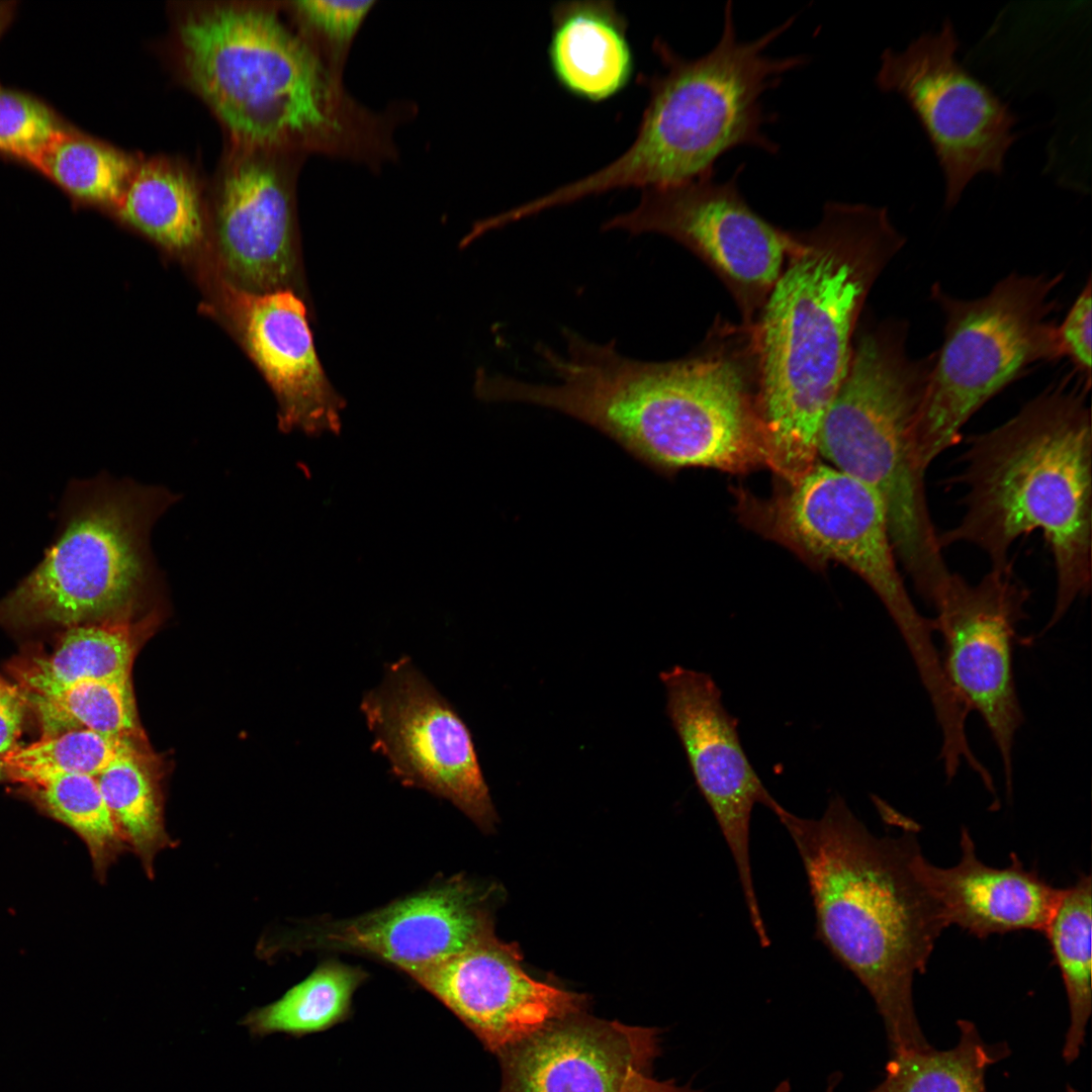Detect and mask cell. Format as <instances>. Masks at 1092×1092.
Here are the masks:
<instances>
[{"label": "cell", "instance_id": "1", "mask_svg": "<svg viewBox=\"0 0 1092 1092\" xmlns=\"http://www.w3.org/2000/svg\"><path fill=\"white\" fill-rule=\"evenodd\" d=\"M540 345L551 382L510 378L507 401L547 407L600 431L662 473L691 467L744 471L764 460L751 330L718 323L693 354L670 361L623 355L565 330Z\"/></svg>", "mask_w": 1092, "mask_h": 1092}, {"label": "cell", "instance_id": "2", "mask_svg": "<svg viewBox=\"0 0 1092 1092\" xmlns=\"http://www.w3.org/2000/svg\"><path fill=\"white\" fill-rule=\"evenodd\" d=\"M906 244L887 208L827 202L794 232L783 271L751 327L764 461L791 483L815 463L875 282Z\"/></svg>", "mask_w": 1092, "mask_h": 1092}, {"label": "cell", "instance_id": "3", "mask_svg": "<svg viewBox=\"0 0 1092 1092\" xmlns=\"http://www.w3.org/2000/svg\"><path fill=\"white\" fill-rule=\"evenodd\" d=\"M770 811L792 838L812 897L816 937L872 997L890 1055L929 1046L913 1000L941 931L940 909L913 869L916 826L874 835L839 795L818 819L780 803Z\"/></svg>", "mask_w": 1092, "mask_h": 1092}, {"label": "cell", "instance_id": "4", "mask_svg": "<svg viewBox=\"0 0 1092 1092\" xmlns=\"http://www.w3.org/2000/svg\"><path fill=\"white\" fill-rule=\"evenodd\" d=\"M1084 382L1067 380L1027 401L1000 426L968 439L960 522L938 535L943 549L978 547L991 569L1011 567L1017 538L1039 531L1054 559L1056 600L1044 630L1091 589L1092 427Z\"/></svg>", "mask_w": 1092, "mask_h": 1092}, {"label": "cell", "instance_id": "5", "mask_svg": "<svg viewBox=\"0 0 1092 1092\" xmlns=\"http://www.w3.org/2000/svg\"><path fill=\"white\" fill-rule=\"evenodd\" d=\"M723 16L718 42L701 57L687 59L665 41L654 40L662 70L645 79L649 97L633 143L606 167L566 184L563 196L568 202L714 175L718 159L738 147L778 153V144L762 130L776 115L765 112L761 97L808 58H772L765 51L795 17L756 39L742 41L731 1Z\"/></svg>", "mask_w": 1092, "mask_h": 1092}, {"label": "cell", "instance_id": "6", "mask_svg": "<svg viewBox=\"0 0 1092 1092\" xmlns=\"http://www.w3.org/2000/svg\"><path fill=\"white\" fill-rule=\"evenodd\" d=\"M181 68L234 146L334 150L349 133L344 97L273 8L211 3L177 23Z\"/></svg>", "mask_w": 1092, "mask_h": 1092}, {"label": "cell", "instance_id": "7", "mask_svg": "<svg viewBox=\"0 0 1092 1092\" xmlns=\"http://www.w3.org/2000/svg\"><path fill=\"white\" fill-rule=\"evenodd\" d=\"M909 324L887 318L855 334L847 373L820 426L817 453L872 486L884 500L897 559L915 590L950 572L927 505L913 439L935 352L914 358Z\"/></svg>", "mask_w": 1092, "mask_h": 1092}, {"label": "cell", "instance_id": "8", "mask_svg": "<svg viewBox=\"0 0 1092 1092\" xmlns=\"http://www.w3.org/2000/svg\"><path fill=\"white\" fill-rule=\"evenodd\" d=\"M179 498L105 473L72 481L39 563L0 600V623L72 627L124 619L160 582L152 529Z\"/></svg>", "mask_w": 1092, "mask_h": 1092}, {"label": "cell", "instance_id": "9", "mask_svg": "<svg viewBox=\"0 0 1092 1092\" xmlns=\"http://www.w3.org/2000/svg\"><path fill=\"white\" fill-rule=\"evenodd\" d=\"M1063 274L1012 273L984 296L963 299L936 283L931 299L944 318L913 427L916 460L925 472L956 445L969 419L989 399L1037 363L1062 357L1052 293Z\"/></svg>", "mask_w": 1092, "mask_h": 1092}, {"label": "cell", "instance_id": "10", "mask_svg": "<svg viewBox=\"0 0 1092 1092\" xmlns=\"http://www.w3.org/2000/svg\"><path fill=\"white\" fill-rule=\"evenodd\" d=\"M761 513L763 527L778 541L810 560L839 562L859 575L892 618L923 687L944 685L933 621L921 615L905 586L877 490L834 467L814 464Z\"/></svg>", "mask_w": 1092, "mask_h": 1092}, {"label": "cell", "instance_id": "11", "mask_svg": "<svg viewBox=\"0 0 1092 1092\" xmlns=\"http://www.w3.org/2000/svg\"><path fill=\"white\" fill-rule=\"evenodd\" d=\"M950 20L919 35L903 51L881 56L876 85L901 96L918 118L945 181V207L958 204L979 174L1001 175L1018 139L1009 105L958 61Z\"/></svg>", "mask_w": 1092, "mask_h": 1092}, {"label": "cell", "instance_id": "12", "mask_svg": "<svg viewBox=\"0 0 1092 1092\" xmlns=\"http://www.w3.org/2000/svg\"><path fill=\"white\" fill-rule=\"evenodd\" d=\"M740 166L726 181L714 175L646 188L631 210L607 219L602 229L632 236L668 237L701 259L725 284L752 327L780 277L794 232L757 214L742 195Z\"/></svg>", "mask_w": 1092, "mask_h": 1092}, {"label": "cell", "instance_id": "13", "mask_svg": "<svg viewBox=\"0 0 1092 1092\" xmlns=\"http://www.w3.org/2000/svg\"><path fill=\"white\" fill-rule=\"evenodd\" d=\"M360 710L372 749L401 785L444 798L482 830H492L496 814L470 730L408 656L386 665Z\"/></svg>", "mask_w": 1092, "mask_h": 1092}, {"label": "cell", "instance_id": "14", "mask_svg": "<svg viewBox=\"0 0 1092 1092\" xmlns=\"http://www.w3.org/2000/svg\"><path fill=\"white\" fill-rule=\"evenodd\" d=\"M1028 598L1029 590L1009 567L990 569L976 583L951 572L927 604L943 639L946 677L968 710L986 723L1009 795L1014 739L1024 720L1013 675V642L1018 623L1026 618Z\"/></svg>", "mask_w": 1092, "mask_h": 1092}, {"label": "cell", "instance_id": "15", "mask_svg": "<svg viewBox=\"0 0 1092 1092\" xmlns=\"http://www.w3.org/2000/svg\"><path fill=\"white\" fill-rule=\"evenodd\" d=\"M659 678L666 692L667 716L731 852L750 923L764 943L768 934L752 877L749 827L756 804L769 810L777 801L751 765L739 738L738 721L725 709L713 677L674 665L661 671Z\"/></svg>", "mask_w": 1092, "mask_h": 1092}, {"label": "cell", "instance_id": "16", "mask_svg": "<svg viewBox=\"0 0 1092 1092\" xmlns=\"http://www.w3.org/2000/svg\"><path fill=\"white\" fill-rule=\"evenodd\" d=\"M516 944L488 934L464 950L407 975L498 1055L549 1023L584 1012L587 998L537 981Z\"/></svg>", "mask_w": 1092, "mask_h": 1092}, {"label": "cell", "instance_id": "17", "mask_svg": "<svg viewBox=\"0 0 1092 1092\" xmlns=\"http://www.w3.org/2000/svg\"><path fill=\"white\" fill-rule=\"evenodd\" d=\"M282 152L234 146L216 187V235L239 288L288 289L296 270L291 180Z\"/></svg>", "mask_w": 1092, "mask_h": 1092}, {"label": "cell", "instance_id": "18", "mask_svg": "<svg viewBox=\"0 0 1092 1092\" xmlns=\"http://www.w3.org/2000/svg\"><path fill=\"white\" fill-rule=\"evenodd\" d=\"M659 1030L584 1012L555 1020L497 1055L499 1092H620L660 1054Z\"/></svg>", "mask_w": 1092, "mask_h": 1092}, {"label": "cell", "instance_id": "19", "mask_svg": "<svg viewBox=\"0 0 1092 1092\" xmlns=\"http://www.w3.org/2000/svg\"><path fill=\"white\" fill-rule=\"evenodd\" d=\"M491 933L486 895L460 878L334 923L308 940L313 946L370 954L408 974L442 962Z\"/></svg>", "mask_w": 1092, "mask_h": 1092}, {"label": "cell", "instance_id": "20", "mask_svg": "<svg viewBox=\"0 0 1092 1092\" xmlns=\"http://www.w3.org/2000/svg\"><path fill=\"white\" fill-rule=\"evenodd\" d=\"M228 291L244 344L278 400L280 428L338 430L343 404L322 368L300 298L290 289Z\"/></svg>", "mask_w": 1092, "mask_h": 1092}, {"label": "cell", "instance_id": "21", "mask_svg": "<svg viewBox=\"0 0 1092 1092\" xmlns=\"http://www.w3.org/2000/svg\"><path fill=\"white\" fill-rule=\"evenodd\" d=\"M960 844L961 859L951 868L935 867L921 850L913 859L914 872L937 903L946 927L958 925L979 938L1021 930L1043 933L1062 889L1036 870H1026L1013 852L1006 868L985 864L965 827Z\"/></svg>", "mask_w": 1092, "mask_h": 1092}, {"label": "cell", "instance_id": "22", "mask_svg": "<svg viewBox=\"0 0 1092 1092\" xmlns=\"http://www.w3.org/2000/svg\"><path fill=\"white\" fill-rule=\"evenodd\" d=\"M547 58L558 85L592 103L619 95L635 73L628 22L611 0L555 3Z\"/></svg>", "mask_w": 1092, "mask_h": 1092}, {"label": "cell", "instance_id": "23", "mask_svg": "<svg viewBox=\"0 0 1092 1092\" xmlns=\"http://www.w3.org/2000/svg\"><path fill=\"white\" fill-rule=\"evenodd\" d=\"M115 212L174 250L197 245L204 234L201 187L184 165L165 158L139 161Z\"/></svg>", "mask_w": 1092, "mask_h": 1092}, {"label": "cell", "instance_id": "24", "mask_svg": "<svg viewBox=\"0 0 1092 1092\" xmlns=\"http://www.w3.org/2000/svg\"><path fill=\"white\" fill-rule=\"evenodd\" d=\"M136 632L126 618L69 627L55 651L23 672L22 681L29 695H40L82 681L128 677Z\"/></svg>", "mask_w": 1092, "mask_h": 1092}, {"label": "cell", "instance_id": "25", "mask_svg": "<svg viewBox=\"0 0 1092 1092\" xmlns=\"http://www.w3.org/2000/svg\"><path fill=\"white\" fill-rule=\"evenodd\" d=\"M1091 909V876L1082 874L1074 885L1062 889L1043 932L1068 999L1070 1023L1062 1052L1067 1064L1080 1055L1092 1011Z\"/></svg>", "mask_w": 1092, "mask_h": 1092}, {"label": "cell", "instance_id": "26", "mask_svg": "<svg viewBox=\"0 0 1092 1092\" xmlns=\"http://www.w3.org/2000/svg\"><path fill=\"white\" fill-rule=\"evenodd\" d=\"M960 1038L948 1050L931 1045L891 1055L881 1083L867 1092H987L990 1066L1009 1055L1005 1043L984 1041L971 1021H958Z\"/></svg>", "mask_w": 1092, "mask_h": 1092}, {"label": "cell", "instance_id": "27", "mask_svg": "<svg viewBox=\"0 0 1092 1092\" xmlns=\"http://www.w3.org/2000/svg\"><path fill=\"white\" fill-rule=\"evenodd\" d=\"M365 978L359 968L325 962L277 1001L250 1011L241 1023L254 1037L324 1031L348 1018L352 997Z\"/></svg>", "mask_w": 1092, "mask_h": 1092}, {"label": "cell", "instance_id": "28", "mask_svg": "<svg viewBox=\"0 0 1092 1092\" xmlns=\"http://www.w3.org/2000/svg\"><path fill=\"white\" fill-rule=\"evenodd\" d=\"M138 163L130 155L67 127L29 162L74 197L114 211Z\"/></svg>", "mask_w": 1092, "mask_h": 1092}, {"label": "cell", "instance_id": "29", "mask_svg": "<svg viewBox=\"0 0 1092 1092\" xmlns=\"http://www.w3.org/2000/svg\"><path fill=\"white\" fill-rule=\"evenodd\" d=\"M104 801L127 846L149 878L157 854L175 844L165 829L161 793L151 770L132 746L97 778Z\"/></svg>", "mask_w": 1092, "mask_h": 1092}, {"label": "cell", "instance_id": "30", "mask_svg": "<svg viewBox=\"0 0 1092 1092\" xmlns=\"http://www.w3.org/2000/svg\"><path fill=\"white\" fill-rule=\"evenodd\" d=\"M29 696L38 712L43 737L76 729L128 739L139 736L130 676L82 681L55 692Z\"/></svg>", "mask_w": 1092, "mask_h": 1092}, {"label": "cell", "instance_id": "31", "mask_svg": "<svg viewBox=\"0 0 1092 1092\" xmlns=\"http://www.w3.org/2000/svg\"><path fill=\"white\" fill-rule=\"evenodd\" d=\"M132 746V739L76 729L12 748L2 759L10 777L34 786L57 775L97 778Z\"/></svg>", "mask_w": 1092, "mask_h": 1092}, {"label": "cell", "instance_id": "32", "mask_svg": "<svg viewBox=\"0 0 1092 1092\" xmlns=\"http://www.w3.org/2000/svg\"><path fill=\"white\" fill-rule=\"evenodd\" d=\"M34 787L48 812L86 842L98 871H104L128 847L95 777L57 775Z\"/></svg>", "mask_w": 1092, "mask_h": 1092}, {"label": "cell", "instance_id": "33", "mask_svg": "<svg viewBox=\"0 0 1092 1092\" xmlns=\"http://www.w3.org/2000/svg\"><path fill=\"white\" fill-rule=\"evenodd\" d=\"M65 126L43 103L0 85V151L25 162Z\"/></svg>", "mask_w": 1092, "mask_h": 1092}, {"label": "cell", "instance_id": "34", "mask_svg": "<svg viewBox=\"0 0 1092 1092\" xmlns=\"http://www.w3.org/2000/svg\"><path fill=\"white\" fill-rule=\"evenodd\" d=\"M373 1L304 0L292 9L311 30L336 48L346 47L370 11Z\"/></svg>", "mask_w": 1092, "mask_h": 1092}, {"label": "cell", "instance_id": "35", "mask_svg": "<svg viewBox=\"0 0 1092 1092\" xmlns=\"http://www.w3.org/2000/svg\"><path fill=\"white\" fill-rule=\"evenodd\" d=\"M1088 277L1063 322L1057 326L1056 333L1062 357H1068L1074 364L1081 380L1091 387V326H1092V288Z\"/></svg>", "mask_w": 1092, "mask_h": 1092}, {"label": "cell", "instance_id": "36", "mask_svg": "<svg viewBox=\"0 0 1092 1092\" xmlns=\"http://www.w3.org/2000/svg\"><path fill=\"white\" fill-rule=\"evenodd\" d=\"M23 718V704L17 692L0 686V754L9 752L17 739Z\"/></svg>", "mask_w": 1092, "mask_h": 1092}, {"label": "cell", "instance_id": "37", "mask_svg": "<svg viewBox=\"0 0 1092 1092\" xmlns=\"http://www.w3.org/2000/svg\"><path fill=\"white\" fill-rule=\"evenodd\" d=\"M620 1092H694L691 1085H678L674 1080L659 1081L645 1072L634 1070Z\"/></svg>", "mask_w": 1092, "mask_h": 1092}, {"label": "cell", "instance_id": "38", "mask_svg": "<svg viewBox=\"0 0 1092 1092\" xmlns=\"http://www.w3.org/2000/svg\"><path fill=\"white\" fill-rule=\"evenodd\" d=\"M842 1075L838 1072L833 1073L827 1080V1085L824 1092H836V1089L841 1081ZM791 1084L789 1080H783L772 1090L767 1092H790Z\"/></svg>", "mask_w": 1092, "mask_h": 1092}, {"label": "cell", "instance_id": "39", "mask_svg": "<svg viewBox=\"0 0 1092 1092\" xmlns=\"http://www.w3.org/2000/svg\"><path fill=\"white\" fill-rule=\"evenodd\" d=\"M14 1H0V35L11 21L15 12Z\"/></svg>", "mask_w": 1092, "mask_h": 1092}, {"label": "cell", "instance_id": "40", "mask_svg": "<svg viewBox=\"0 0 1092 1092\" xmlns=\"http://www.w3.org/2000/svg\"><path fill=\"white\" fill-rule=\"evenodd\" d=\"M4 771H5L4 762H3V759H0V780L2 779Z\"/></svg>", "mask_w": 1092, "mask_h": 1092}]
</instances>
